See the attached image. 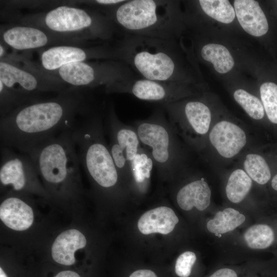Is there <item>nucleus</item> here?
<instances>
[{
  "label": "nucleus",
  "mask_w": 277,
  "mask_h": 277,
  "mask_svg": "<svg viewBox=\"0 0 277 277\" xmlns=\"http://www.w3.org/2000/svg\"><path fill=\"white\" fill-rule=\"evenodd\" d=\"M100 107L90 95L72 89L49 100L23 105L1 118V145L27 154L46 141L72 129Z\"/></svg>",
  "instance_id": "obj_1"
},
{
  "label": "nucleus",
  "mask_w": 277,
  "mask_h": 277,
  "mask_svg": "<svg viewBox=\"0 0 277 277\" xmlns=\"http://www.w3.org/2000/svg\"><path fill=\"white\" fill-rule=\"evenodd\" d=\"M115 49L117 60L123 62L137 77L177 83L180 67L174 40L125 36Z\"/></svg>",
  "instance_id": "obj_2"
},
{
  "label": "nucleus",
  "mask_w": 277,
  "mask_h": 277,
  "mask_svg": "<svg viewBox=\"0 0 277 277\" xmlns=\"http://www.w3.org/2000/svg\"><path fill=\"white\" fill-rule=\"evenodd\" d=\"M176 2L126 0L106 15L123 36L174 40L177 31Z\"/></svg>",
  "instance_id": "obj_3"
},
{
  "label": "nucleus",
  "mask_w": 277,
  "mask_h": 277,
  "mask_svg": "<svg viewBox=\"0 0 277 277\" xmlns=\"http://www.w3.org/2000/svg\"><path fill=\"white\" fill-rule=\"evenodd\" d=\"M141 144L150 153L159 174L173 176L179 167L180 153L175 130L160 106L147 118L132 122Z\"/></svg>",
  "instance_id": "obj_4"
},
{
  "label": "nucleus",
  "mask_w": 277,
  "mask_h": 277,
  "mask_svg": "<svg viewBox=\"0 0 277 277\" xmlns=\"http://www.w3.org/2000/svg\"><path fill=\"white\" fill-rule=\"evenodd\" d=\"M45 26L60 33H83L86 37L109 39L116 30L110 18L97 10H85L61 6L49 11L44 17Z\"/></svg>",
  "instance_id": "obj_5"
},
{
  "label": "nucleus",
  "mask_w": 277,
  "mask_h": 277,
  "mask_svg": "<svg viewBox=\"0 0 277 277\" xmlns=\"http://www.w3.org/2000/svg\"><path fill=\"white\" fill-rule=\"evenodd\" d=\"M58 74L61 79L68 84L89 88L106 86L137 76L128 65L118 60L72 63L58 69Z\"/></svg>",
  "instance_id": "obj_6"
},
{
  "label": "nucleus",
  "mask_w": 277,
  "mask_h": 277,
  "mask_svg": "<svg viewBox=\"0 0 277 277\" xmlns=\"http://www.w3.org/2000/svg\"><path fill=\"white\" fill-rule=\"evenodd\" d=\"M105 90L108 93L130 94L142 101L159 105L176 102L185 94L184 88L178 83L152 81L137 76L107 85Z\"/></svg>",
  "instance_id": "obj_7"
},
{
  "label": "nucleus",
  "mask_w": 277,
  "mask_h": 277,
  "mask_svg": "<svg viewBox=\"0 0 277 277\" xmlns=\"http://www.w3.org/2000/svg\"><path fill=\"white\" fill-rule=\"evenodd\" d=\"M0 181L15 191L37 185V169L30 156L10 147L1 145Z\"/></svg>",
  "instance_id": "obj_8"
},
{
  "label": "nucleus",
  "mask_w": 277,
  "mask_h": 277,
  "mask_svg": "<svg viewBox=\"0 0 277 277\" xmlns=\"http://www.w3.org/2000/svg\"><path fill=\"white\" fill-rule=\"evenodd\" d=\"M105 58L116 60L115 48L97 47L90 50L69 46L50 48L41 55L42 66L47 70H58L62 66L77 62H84L87 58Z\"/></svg>",
  "instance_id": "obj_9"
},
{
  "label": "nucleus",
  "mask_w": 277,
  "mask_h": 277,
  "mask_svg": "<svg viewBox=\"0 0 277 277\" xmlns=\"http://www.w3.org/2000/svg\"><path fill=\"white\" fill-rule=\"evenodd\" d=\"M106 130L109 138L114 140L124 149L128 161H131L142 147L135 127L124 124L118 118L114 106L111 105L104 113Z\"/></svg>",
  "instance_id": "obj_10"
},
{
  "label": "nucleus",
  "mask_w": 277,
  "mask_h": 277,
  "mask_svg": "<svg viewBox=\"0 0 277 277\" xmlns=\"http://www.w3.org/2000/svg\"><path fill=\"white\" fill-rule=\"evenodd\" d=\"M209 140L221 155L231 158L245 145L246 136L238 126L223 121L213 127L209 134Z\"/></svg>",
  "instance_id": "obj_11"
},
{
  "label": "nucleus",
  "mask_w": 277,
  "mask_h": 277,
  "mask_svg": "<svg viewBox=\"0 0 277 277\" xmlns=\"http://www.w3.org/2000/svg\"><path fill=\"white\" fill-rule=\"evenodd\" d=\"M234 8L238 20L246 32L254 36H261L267 32V18L257 1L235 0Z\"/></svg>",
  "instance_id": "obj_12"
},
{
  "label": "nucleus",
  "mask_w": 277,
  "mask_h": 277,
  "mask_svg": "<svg viewBox=\"0 0 277 277\" xmlns=\"http://www.w3.org/2000/svg\"><path fill=\"white\" fill-rule=\"evenodd\" d=\"M0 219L9 228L23 231L28 229L34 220L32 208L22 199L14 196L6 197L0 206Z\"/></svg>",
  "instance_id": "obj_13"
},
{
  "label": "nucleus",
  "mask_w": 277,
  "mask_h": 277,
  "mask_svg": "<svg viewBox=\"0 0 277 277\" xmlns=\"http://www.w3.org/2000/svg\"><path fill=\"white\" fill-rule=\"evenodd\" d=\"M179 220L170 207L160 206L145 212L139 219L137 227L143 234H167L173 231Z\"/></svg>",
  "instance_id": "obj_14"
},
{
  "label": "nucleus",
  "mask_w": 277,
  "mask_h": 277,
  "mask_svg": "<svg viewBox=\"0 0 277 277\" xmlns=\"http://www.w3.org/2000/svg\"><path fill=\"white\" fill-rule=\"evenodd\" d=\"M87 241L79 230L71 229L66 230L55 239L51 247V255L56 263L66 266L75 262V252L84 248Z\"/></svg>",
  "instance_id": "obj_15"
},
{
  "label": "nucleus",
  "mask_w": 277,
  "mask_h": 277,
  "mask_svg": "<svg viewBox=\"0 0 277 277\" xmlns=\"http://www.w3.org/2000/svg\"><path fill=\"white\" fill-rule=\"evenodd\" d=\"M211 192L204 180L188 183L181 188L176 195V201L183 210L189 211L194 207L200 211L205 210L210 204Z\"/></svg>",
  "instance_id": "obj_16"
},
{
  "label": "nucleus",
  "mask_w": 277,
  "mask_h": 277,
  "mask_svg": "<svg viewBox=\"0 0 277 277\" xmlns=\"http://www.w3.org/2000/svg\"><path fill=\"white\" fill-rule=\"evenodd\" d=\"M3 39L8 46L18 50L40 48L48 42L44 32L28 26H15L6 30L3 34Z\"/></svg>",
  "instance_id": "obj_17"
},
{
  "label": "nucleus",
  "mask_w": 277,
  "mask_h": 277,
  "mask_svg": "<svg viewBox=\"0 0 277 277\" xmlns=\"http://www.w3.org/2000/svg\"><path fill=\"white\" fill-rule=\"evenodd\" d=\"M181 109H183L184 119L193 131L200 135L207 133L211 115L209 108L205 104L198 101H190L184 104Z\"/></svg>",
  "instance_id": "obj_18"
},
{
  "label": "nucleus",
  "mask_w": 277,
  "mask_h": 277,
  "mask_svg": "<svg viewBox=\"0 0 277 277\" xmlns=\"http://www.w3.org/2000/svg\"><path fill=\"white\" fill-rule=\"evenodd\" d=\"M245 216L239 211L227 208L217 212L207 223V228L211 233L223 234L234 230L245 221Z\"/></svg>",
  "instance_id": "obj_19"
},
{
  "label": "nucleus",
  "mask_w": 277,
  "mask_h": 277,
  "mask_svg": "<svg viewBox=\"0 0 277 277\" xmlns=\"http://www.w3.org/2000/svg\"><path fill=\"white\" fill-rule=\"evenodd\" d=\"M203 60L213 65L215 70L220 73L229 72L234 66L233 58L225 46L210 43L203 46L200 51Z\"/></svg>",
  "instance_id": "obj_20"
},
{
  "label": "nucleus",
  "mask_w": 277,
  "mask_h": 277,
  "mask_svg": "<svg viewBox=\"0 0 277 277\" xmlns=\"http://www.w3.org/2000/svg\"><path fill=\"white\" fill-rule=\"evenodd\" d=\"M131 179L138 189H143V186L149 181L154 167L153 161L149 152L141 147L134 159L131 161Z\"/></svg>",
  "instance_id": "obj_21"
},
{
  "label": "nucleus",
  "mask_w": 277,
  "mask_h": 277,
  "mask_svg": "<svg viewBox=\"0 0 277 277\" xmlns=\"http://www.w3.org/2000/svg\"><path fill=\"white\" fill-rule=\"evenodd\" d=\"M252 179L245 171L236 169L230 174L226 186V194L228 199L233 203L242 202L250 191Z\"/></svg>",
  "instance_id": "obj_22"
},
{
  "label": "nucleus",
  "mask_w": 277,
  "mask_h": 277,
  "mask_svg": "<svg viewBox=\"0 0 277 277\" xmlns=\"http://www.w3.org/2000/svg\"><path fill=\"white\" fill-rule=\"evenodd\" d=\"M247 245L253 249H263L270 246L274 240L272 229L266 224L253 225L244 234Z\"/></svg>",
  "instance_id": "obj_23"
},
{
  "label": "nucleus",
  "mask_w": 277,
  "mask_h": 277,
  "mask_svg": "<svg viewBox=\"0 0 277 277\" xmlns=\"http://www.w3.org/2000/svg\"><path fill=\"white\" fill-rule=\"evenodd\" d=\"M203 11L209 16L225 24L231 23L235 16L233 6L227 0H200Z\"/></svg>",
  "instance_id": "obj_24"
},
{
  "label": "nucleus",
  "mask_w": 277,
  "mask_h": 277,
  "mask_svg": "<svg viewBox=\"0 0 277 277\" xmlns=\"http://www.w3.org/2000/svg\"><path fill=\"white\" fill-rule=\"evenodd\" d=\"M244 167L249 176L259 184H265L270 179L269 167L265 159L260 155L248 154L244 163Z\"/></svg>",
  "instance_id": "obj_25"
},
{
  "label": "nucleus",
  "mask_w": 277,
  "mask_h": 277,
  "mask_svg": "<svg viewBox=\"0 0 277 277\" xmlns=\"http://www.w3.org/2000/svg\"><path fill=\"white\" fill-rule=\"evenodd\" d=\"M236 102L252 118L261 120L264 116V108L260 100L244 89L236 90L233 94Z\"/></svg>",
  "instance_id": "obj_26"
},
{
  "label": "nucleus",
  "mask_w": 277,
  "mask_h": 277,
  "mask_svg": "<svg viewBox=\"0 0 277 277\" xmlns=\"http://www.w3.org/2000/svg\"><path fill=\"white\" fill-rule=\"evenodd\" d=\"M261 98L270 122L277 124V85L265 82L260 87Z\"/></svg>",
  "instance_id": "obj_27"
},
{
  "label": "nucleus",
  "mask_w": 277,
  "mask_h": 277,
  "mask_svg": "<svg viewBox=\"0 0 277 277\" xmlns=\"http://www.w3.org/2000/svg\"><path fill=\"white\" fill-rule=\"evenodd\" d=\"M109 139V151L121 179H131V163L128 161L125 151L114 140Z\"/></svg>",
  "instance_id": "obj_28"
},
{
  "label": "nucleus",
  "mask_w": 277,
  "mask_h": 277,
  "mask_svg": "<svg viewBox=\"0 0 277 277\" xmlns=\"http://www.w3.org/2000/svg\"><path fill=\"white\" fill-rule=\"evenodd\" d=\"M196 260V255L192 251H187L180 254L175 264L176 274L179 277H189Z\"/></svg>",
  "instance_id": "obj_29"
},
{
  "label": "nucleus",
  "mask_w": 277,
  "mask_h": 277,
  "mask_svg": "<svg viewBox=\"0 0 277 277\" xmlns=\"http://www.w3.org/2000/svg\"><path fill=\"white\" fill-rule=\"evenodd\" d=\"M208 277H238L236 272L229 268H223L216 270Z\"/></svg>",
  "instance_id": "obj_30"
},
{
  "label": "nucleus",
  "mask_w": 277,
  "mask_h": 277,
  "mask_svg": "<svg viewBox=\"0 0 277 277\" xmlns=\"http://www.w3.org/2000/svg\"><path fill=\"white\" fill-rule=\"evenodd\" d=\"M129 277H158L153 271L149 269H139L133 272Z\"/></svg>",
  "instance_id": "obj_31"
},
{
  "label": "nucleus",
  "mask_w": 277,
  "mask_h": 277,
  "mask_svg": "<svg viewBox=\"0 0 277 277\" xmlns=\"http://www.w3.org/2000/svg\"><path fill=\"white\" fill-rule=\"evenodd\" d=\"M54 277H81L80 275L73 271L65 270L57 273Z\"/></svg>",
  "instance_id": "obj_32"
},
{
  "label": "nucleus",
  "mask_w": 277,
  "mask_h": 277,
  "mask_svg": "<svg viewBox=\"0 0 277 277\" xmlns=\"http://www.w3.org/2000/svg\"><path fill=\"white\" fill-rule=\"evenodd\" d=\"M271 186L274 190L277 191V174L273 177L272 180Z\"/></svg>",
  "instance_id": "obj_33"
},
{
  "label": "nucleus",
  "mask_w": 277,
  "mask_h": 277,
  "mask_svg": "<svg viewBox=\"0 0 277 277\" xmlns=\"http://www.w3.org/2000/svg\"><path fill=\"white\" fill-rule=\"evenodd\" d=\"M4 53H5L4 48L2 46V45L1 44V46H0V56H1V57H2L4 55Z\"/></svg>",
  "instance_id": "obj_34"
},
{
  "label": "nucleus",
  "mask_w": 277,
  "mask_h": 277,
  "mask_svg": "<svg viewBox=\"0 0 277 277\" xmlns=\"http://www.w3.org/2000/svg\"><path fill=\"white\" fill-rule=\"evenodd\" d=\"M0 277H7L6 274L2 267L0 268Z\"/></svg>",
  "instance_id": "obj_35"
}]
</instances>
